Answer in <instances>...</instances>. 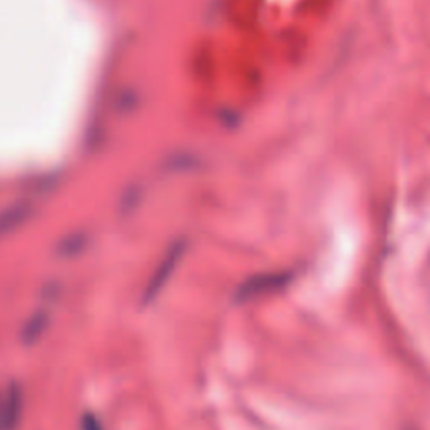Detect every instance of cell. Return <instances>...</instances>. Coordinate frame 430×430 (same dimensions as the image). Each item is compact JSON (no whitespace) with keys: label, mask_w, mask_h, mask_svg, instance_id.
Masks as SVG:
<instances>
[{"label":"cell","mask_w":430,"mask_h":430,"mask_svg":"<svg viewBox=\"0 0 430 430\" xmlns=\"http://www.w3.org/2000/svg\"><path fill=\"white\" fill-rule=\"evenodd\" d=\"M182 252H183V246H180V244H176L175 247H172V251L168 252L167 257L162 261V264H160L158 269H156L154 277H151L147 289H144L143 304H148L150 301H154L155 297L158 296V292L162 291V288L168 281V277H170L172 272H174V269L176 266V263H179Z\"/></svg>","instance_id":"cell-3"},{"label":"cell","mask_w":430,"mask_h":430,"mask_svg":"<svg viewBox=\"0 0 430 430\" xmlns=\"http://www.w3.org/2000/svg\"><path fill=\"white\" fill-rule=\"evenodd\" d=\"M81 430H104V427L94 413H84L81 419Z\"/></svg>","instance_id":"cell-5"},{"label":"cell","mask_w":430,"mask_h":430,"mask_svg":"<svg viewBox=\"0 0 430 430\" xmlns=\"http://www.w3.org/2000/svg\"><path fill=\"white\" fill-rule=\"evenodd\" d=\"M46 323H47V317L44 316L42 313L41 315H35L29 323L26 324V329H24V338H26L27 341H34L44 331Z\"/></svg>","instance_id":"cell-4"},{"label":"cell","mask_w":430,"mask_h":430,"mask_svg":"<svg viewBox=\"0 0 430 430\" xmlns=\"http://www.w3.org/2000/svg\"><path fill=\"white\" fill-rule=\"evenodd\" d=\"M22 413V390L10 383L0 392V430H15Z\"/></svg>","instance_id":"cell-2"},{"label":"cell","mask_w":430,"mask_h":430,"mask_svg":"<svg viewBox=\"0 0 430 430\" xmlns=\"http://www.w3.org/2000/svg\"><path fill=\"white\" fill-rule=\"evenodd\" d=\"M291 279V274L288 272H267V274H257L251 279H247L246 283L240 284V288L237 289L235 297L239 301H247L254 299L263 295H269V292H274L277 289L284 288Z\"/></svg>","instance_id":"cell-1"}]
</instances>
